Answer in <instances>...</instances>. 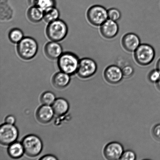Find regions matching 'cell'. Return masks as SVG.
<instances>
[{
    "instance_id": "6da1fadb",
    "label": "cell",
    "mask_w": 160,
    "mask_h": 160,
    "mask_svg": "<svg viewBox=\"0 0 160 160\" xmlns=\"http://www.w3.org/2000/svg\"><path fill=\"white\" fill-rule=\"evenodd\" d=\"M79 62L76 54L67 52L62 53L58 59V65L61 71L72 75L77 72Z\"/></svg>"
},
{
    "instance_id": "7a4b0ae2",
    "label": "cell",
    "mask_w": 160,
    "mask_h": 160,
    "mask_svg": "<svg viewBox=\"0 0 160 160\" xmlns=\"http://www.w3.org/2000/svg\"><path fill=\"white\" fill-rule=\"evenodd\" d=\"M38 46L35 39L30 37L23 38L17 44V53L24 60H30L35 57L38 51Z\"/></svg>"
},
{
    "instance_id": "3957f363",
    "label": "cell",
    "mask_w": 160,
    "mask_h": 160,
    "mask_svg": "<svg viewBox=\"0 0 160 160\" xmlns=\"http://www.w3.org/2000/svg\"><path fill=\"white\" fill-rule=\"evenodd\" d=\"M68 32L66 23L58 19L48 23L46 32L47 37L52 41L59 42L64 40Z\"/></svg>"
},
{
    "instance_id": "277c9868",
    "label": "cell",
    "mask_w": 160,
    "mask_h": 160,
    "mask_svg": "<svg viewBox=\"0 0 160 160\" xmlns=\"http://www.w3.org/2000/svg\"><path fill=\"white\" fill-rule=\"evenodd\" d=\"M156 56L154 48L148 44H142L134 51L135 59L139 65L147 66L153 62Z\"/></svg>"
},
{
    "instance_id": "5b68a950",
    "label": "cell",
    "mask_w": 160,
    "mask_h": 160,
    "mask_svg": "<svg viewBox=\"0 0 160 160\" xmlns=\"http://www.w3.org/2000/svg\"><path fill=\"white\" fill-rule=\"evenodd\" d=\"M24 152L28 156L34 157L41 152L43 143L40 138L35 135H29L23 139L22 142Z\"/></svg>"
},
{
    "instance_id": "8992f818",
    "label": "cell",
    "mask_w": 160,
    "mask_h": 160,
    "mask_svg": "<svg viewBox=\"0 0 160 160\" xmlns=\"http://www.w3.org/2000/svg\"><path fill=\"white\" fill-rule=\"evenodd\" d=\"M87 17L89 22L93 26H101L108 19V10L103 6L95 5L88 10Z\"/></svg>"
},
{
    "instance_id": "52a82bcc",
    "label": "cell",
    "mask_w": 160,
    "mask_h": 160,
    "mask_svg": "<svg viewBox=\"0 0 160 160\" xmlns=\"http://www.w3.org/2000/svg\"><path fill=\"white\" fill-rule=\"evenodd\" d=\"M97 65L93 59L85 58L80 59L77 72L80 78L86 79L93 76L96 72Z\"/></svg>"
},
{
    "instance_id": "ba28073f",
    "label": "cell",
    "mask_w": 160,
    "mask_h": 160,
    "mask_svg": "<svg viewBox=\"0 0 160 160\" xmlns=\"http://www.w3.org/2000/svg\"><path fill=\"white\" fill-rule=\"evenodd\" d=\"M18 131L13 125L5 123L0 128V142L2 145H10L18 138Z\"/></svg>"
},
{
    "instance_id": "9c48e42d",
    "label": "cell",
    "mask_w": 160,
    "mask_h": 160,
    "mask_svg": "<svg viewBox=\"0 0 160 160\" xmlns=\"http://www.w3.org/2000/svg\"><path fill=\"white\" fill-rule=\"evenodd\" d=\"M123 152V146L117 142H110L106 145L103 150L105 157L109 160L120 159Z\"/></svg>"
},
{
    "instance_id": "30bf717a",
    "label": "cell",
    "mask_w": 160,
    "mask_h": 160,
    "mask_svg": "<svg viewBox=\"0 0 160 160\" xmlns=\"http://www.w3.org/2000/svg\"><path fill=\"white\" fill-rule=\"evenodd\" d=\"M104 76L105 79L108 82L116 84L122 81L123 76L122 68L118 66H109L105 70Z\"/></svg>"
},
{
    "instance_id": "8fae6325",
    "label": "cell",
    "mask_w": 160,
    "mask_h": 160,
    "mask_svg": "<svg viewBox=\"0 0 160 160\" xmlns=\"http://www.w3.org/2000/svg\"><path fill=\"white\" fill-rule=\"evenodd\" d=\"M119 28L117 22L108 19L100 26V33L105 38L112 39L118 34Z\"/></svg>"
},
{
    "instance_id": "7c38bea8",
    "label": "cell",
    "mask_w": 160,
    "mask_h": 160,
    "mask_svg": "<svg viewBox=\"0 0 160 160\" xmlns=\"http://www.w3.org/2000/svg\"><path fill=\"white\" fill-rule=\"evenodd\" d=\"M140 40L137 34L128 33L123 36L122 39V46L127 51L132 52L136 51L140 45Z\"/></svg>"
},
{
    "instance_id": "4fadbf2b",
    "label": "cell",
    "mask_w": 160,
    "mask_h": 160,
    "mask_svg": "<svg viewBox=\"0 0 160 160\" xmlns=\"http://www.w3.org/2000/svg\"><path fill=\"white\" fill-rule=\"evenodd\" d=\"M44 52L47 57L52 60L58 59L63 53L62 45L58 42L54 41L46 44L44 48Z\"/></svg>"
},
{
    "instance_id": "5bb4252c",
    "label": "cell",
    "mask_w": 160,
    "mask_h": 160,
    "mask_svg": "<svg viewBox=\"0 0 160 160\" xmlns=\"http://www.w3.org/2000/svg\"><path fill=\"white\" fill-rule=\"evenodd\" d=\"M54 114L52 107L43 105L38 109L37 117L39 122L46 123L51 121L54 117Z\"/></svg>"
},
{
    "instance_id": "9a60e30c",
    "label": "cell",
    "mask_w": 160,
    "mask_h": 160,
    "mask_svg": "<svg viewBox=\"0 0 160 160\" xmlns=\"http://www.w3.org/2000/svg\"><path fill=\"white\" fill-rule=\"evenodd\" d=\"M52 106L54 114L58 116H62L66 113L69 108L68 102L63 98L57 99Z\"/></svg>"
},
{
    "instance_id": "2e32d148",
    "label": "cell",
    "mask_w": 160,
    "mask_h": 160,
    "mask_svg": "<svg viewBox=\"0 0 160 160\" xmlns=\"http://www.w3.org/2000/svg\"><path fill=\"white\" fill-rule=\"evenodd\" d=\"M70 75L61 71L54 75L52 79V82L56 87L59 88H65L69 83Z\"/></svg>"
},
{
    "instance_id": "e0dca14e",
    "label": "cell",
    "mask_w": 160,
    "mask_h": 160,
    "mask_svg": "<svg viewBox=\"0 0 160 160\" xmlns=\"http://www.w3.org/2000/svg\"><path fill=\"white\" fill-rule=\"evenodd\" d=\"M27 15L30 21L39 22L43 19L44 10L38 6H32L28 9Z\"/></svg>"
},
{
    "instance_id": "ac0fdd59",
    "label": "cell",
    "mask_w": 160,
    "mask_h": 160,
    "mask_svg": "<svg viewBox=\"0 0 160 160\" xmlns=\"http://www.w3.org/2000/svg\"><path fill=\"white\" fill-rule=\"evenodd\" d=\"M8 152L11 158L18 159L23 156L24 150L22 143L15 142L9 145Z\"/></svg>"
},
{
    "instance_id": "d6986e66",
    "label": "cell",
    "mask_w": 160,
    "mask_h": 160,
    "mask_svg": "<svg viewBox=\"0 0 160 160\" xmlns=\"http://www.w3.org/2000/svg\"><path fill=\"white\" fill-rule=\"evenodd\" d=\"M59 16V11L55 6L44 11V20L48 23L58 19Z\"/></svg>"
},
{
    "instance_id": "ffe728a7",
    "label": "cell",
    "mask_w": 160,
    "mask_h": 160,
    "mask_svg": "<svg viewBox=\"0 0 160 160\" xmlns=\"http://www.w3.org/2000/svg\"><path fill=\"white\" fill-rule=\"evenodd\" d=\"M32 6H37L45 11L46 9L55 6L56 0H29Z\"/></svg>"
},
{
    "instance_id": "44dd1931",
    "label": "cell",
    "mask_w": 160,
    "mask_h": 160,
    "mask_svg": "<svg viewBox=\"0 0 160 160\" xmlns=\"http://www.w3.org/2000/svg\"><path fill=\"white\" fill-rule=\"evenodd\" d=\"M24 37L22 31L18 28L12 29L9 32V38L12 43L18 44Z\"/></svg>"
},
{
    "instance_id": "7402d4cb",
    "label": "cell",
    "mask_w": 160,
    "mask_h": 160,
    "mask_svg": "<svg viewBox=\"0 0 160 160\" xmlns=\"http://www.w3.org/2000/svg\"><path fill=\"white\" fill-rule=\"evenodd\" d=\"M54 94L51 92H46L42 94L41 97V101L43 105L51 106L56 100Z\"/></svg>"
},
{
    "instance_id": "603a6c76",
    "label": "cell",
    "mask_w": 160,
    "mask_h": 160,
    "mask_svg": "<svg viewBox=\"0 0 160 160\" xmlns=\"http://www.w3.org/2000/svg\"><path fill=\"white\" fill-rule=\"evenodd\" d=\"M108 18L109 19L117 22L121 18V13L119 9L111 8L108 10Z\"/></svg>"
},
{
    "instance_id": "cb8c5ba5",
    "label": "cell",
    "mask_w": 160,
    "mask_h": 160,
    "mask_svg": "<svg viewBox=\"0 0 160 160\" xmlns=\"http://www.w3.org/2000/svg\"><path fill=\"white\" fill-rule=\"evenodd\" d=\"M121 68L123 77L126 78H129L134 74V69L131 65H126Z\"/></svg>"
},
{
    "instance_id": "d4e9b609",
    "label": "cell",
    "mask_w": 160,
    "mask_h": 160,
    "mask_svg": "<svg viewBox=\"0 0 160 160\" xmlns=\"http://www.w3.org/2000/svg\"><path fill=\"white\" fill-rule=\"evenodd\" d=\"M136 159L135 153L132 150H128L123 152L120 160H135Z\"/></svg>"
},
{
    "instance_id": "484cf974",
    "label": "cell",
    "mask_w": 160,
    "mask_h": 160,
    "mask_svg": "<svg viewBox=\"0 0 160 160\" xmlns=\"http://www.w3.org/2000/svg\"><path fill=\"white\" fill-rule=\"evenodd\" d=\"M160 78V73L157 69L153 70L149 73L148 78L152 82H157Z\"/></svg>"
},
{
    "instance_id": "4316f807",
    "label": "cell",
    "mask_w": 160,
    "mask_h": 160,
    "mask_svg": "<svg viewBox=\"0 0 160 160\" xmlns=\"http://www.w3.org/2000/svg\"><path fill=\"white\" fill-rule=\"evenodd\" d=\"M152 134L155 138L160 140V124L154 127L152 129Z\"/></svg>"
},
{
    "instance_id": "83f0119b",
    "label": "cell",
    "mask_w": 160,
    "mask_h": 160,
    "mask_svg": "<svg viewBox=\"0 0 160 160\" xmlns=\"http://www.w3.org/2000/svg\"><path fill=\"white\" fill-rule=\"evenodd\" d=\"M16 121L15 117L12 115H9L6 117L5 119V122L6 123L9 124L14 125Z\"/></svg>"
},
{
    "instance_id": "f1b7e54d",
    "label": "cell",
    "mask_w": 160,
    "mask_h": 160,
    "mask_svg": "<svg viewBox=\"0 0 160 160\" xmlns=\"http://www.w3.org/2000/svg\"><path fill=\"white\" fill-rule=\"evenodd\" d=\"M41 160H58L57 158L55 156H53V155H48L46 156L42 157L40 159Z\"/></svg>"
},
{
    "instance_id": "f546056e",
    "label": "cell",
    "mask_w": 160,
    "mask_h": 160,
    "mask_svg": "<svg viewBox=\"0 0 160 160\" xmlns=\"http://www.w3.org/2000/svg\"><path fill=\"white\" fill-rule=\"evenodd\" d=\"M157 69L160 72V58L158 61L156 65Z\"/></svg>"
},
{
    "instance_id": "4dcf8cb0",
    "label": "cell",
    "mask_w": 160,
    "mask_h": 160,
    "mask_svg": "<svg viewBox=\"0 0 160 160\" xmlns=\"http://www.w3.org/2000/svg\"><path fill=\"white\" fill-rule=\"evenodd\" d=\"M157 83V86L158 88L160 90V78L159 80H158V81Z\"/></svg>"
}]
</instances>
